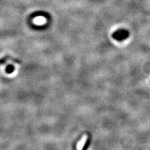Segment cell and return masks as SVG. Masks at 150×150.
<instances>
[{
    "instance_id": "1",
    "label": "cell",
    "mask_w": 150,
    "mask_h": 150,
    "mask_svg": "<svg viewBox=\"0 0 150 150\" xmlns=\"http://www.w3.org/2000/svg\"><path fill=\"white\" fill-rule=\"evenodd\" d=\"M128 31L125 30H118L116 32H115L113 34L114 38L116 40H120V41H121V40H123L125 38L126 39V38L128 37Z\"/></svg>"
},
{
    "instance_id": "2",
    "label": "cell",
    "mask_w": 150,
    "mask_h": 150,
    "mask_svg": "<svg viewBox=\"0 0 150 150\" xmlns=\"http://www.w3.org/2000/svg\"><path fill=\"white\" fill-rule=\"evenodd\" d=\"M6 70V72L7 73H11L13 71V70H14V67H13L11 64H9L8 67H7Z\"/></svg>"
}]
</instances>
